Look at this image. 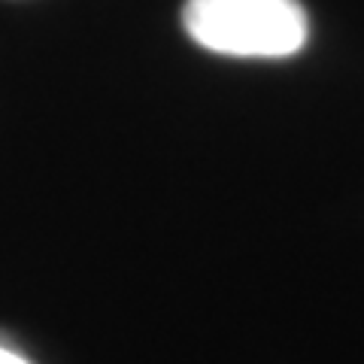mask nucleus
<instances>
[{"instance_id":"nucleus-2","label":"nucleus","mask_w":364,"mask_h":364,"mask_svg":"<svg viewBox=\"0 0 364 364\" xmlns=\"http://www.w3.org/2000/svg\"><path fill=\"white\" fill-rule=\"evenodd\" d=\"M0 364H31L25 355H18L16 349H6V346H0Z\"/></svg>"},{"instance_id":"nucleus-1","label":"nucleus","mask_w":364,"mask_h":364,"mask_svg":"<svg viewBox=\"0 0 364 364\" xmlns=\"http://www.w3.org/2000/svg\"><path fill=\"white\" fill-rule=\"evenodd\" d=\"M182 25L198 46L228 58H289L310 37L301 0H186Z\"/></svg>"}]
</instances>
